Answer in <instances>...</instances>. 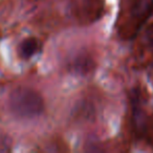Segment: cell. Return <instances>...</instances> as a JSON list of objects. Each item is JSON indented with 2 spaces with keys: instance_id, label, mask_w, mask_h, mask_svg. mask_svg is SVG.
<instances>
[{
  "instance_id": "7a4b0ae2",
  "label": "cell",
  "mask_w": 153,
  "mask_h": 153,
  "mask_svg": "<svg viewBox=\"0 0 153 153\" xmlns=\"http://www.w3.org/2000/svg\"><path fill=\"white\" fill-rule=\"evenodd\" d=\"M153 12V0H133L130 9L131 38L142 28Z\"/></svg>"
},
{
  "instance_id": "6da1fadb",
  "label": "cell",
  "mask_w": 153,
  "mask_h": 153,
  "mask_svg": "<svg viewBox=\"0 0 153 153\" xmlns=\"http://www.w3.org/2000/svg\"><path fill=\"white\" fill-rule=\"evenodd\" d=\"M12 112L19 117H34L43 111L44 104L40 94L27 87H18L10 94Z\"/></svg>"
},
{
  "instance_id": "3957f363",
  "label": "cell",
  "mask_w": 153,
  "mask_h": 153,
  "mask_svg": "<svg viewBox=\"0 0 153 153\" xmlns=\"http://www.w3.org/2000/svg\"><path fill=\"white\" fill-rule=\"evenodd\" d=\"M39 48V42L35 38H27L19 46V53L23 59H28L37 53Z\"/></svg>"
}]
</instances>
